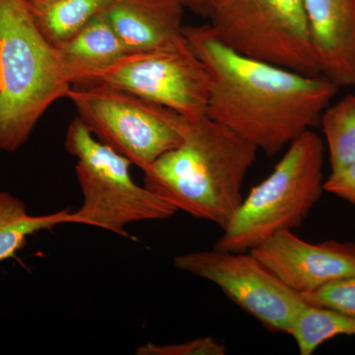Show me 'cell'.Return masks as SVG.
<instances>
[{
  "mask_svg": "<svg viewBox=\"0 0 355 355\" xmlns=\"http://www.w3.org/2000/svg\"><path fill=\"white\" fill-rule=\"evenodd\" d=\"M71 84L27 0H0V150L15 153Z\"/></svg>",
  "mask_w": 355,
  "mask_h": 355,
  "instance_id": "cell-3",
  "label": "cell"
},
{
  "mask_svg": "<svg viewBox=\"0 0 355 355\" xmlns=\"http://www.w3.org/2000/svg\"><path fill=\"white\" fill-rule=\"evenodd\" d=\"M94 83L127 91L189 120L207 114L209 73L188 41L157 50L128 53L93 74L83 85Z\"/></svg>",
  "mask_w": 355,
  "mask_h": 355,
  "instance_id": "cell-8",
  "label": "cell"
},
{
  "mask_svg": "<svg viewBox=\"0 0 355 355\" xmlns=\"http://www.w3.org/2000/svg\"><path fill=\"white\" fill-rule=\"evenodd\" d=\"M209 24L233 51L306 76H323L303 0H220Z\"/></svg>",
  "mask_w": 355,
  "mask_h": 355,
  "instance_id": "cell-7",
  "label": "cell"
},
{
  "mask_svg": "<svg viewBox=\"0 0 355 355\" xmlns=\"http://www.w3.org/2000/svg\"><path fill=\"white\" fill-rule=\"evenodd\" d=\"M184 10L179 0H111L104 15L128 53H139L186 42Z\"/></svg>",
  "mask_w": 355,
  "mask_h": 355,
  "instance_id": "cell-12",
  "label": "cell"
},
{
  "mask_svg": "<svg viewBox=\"0 0 355 355\" xmlns=\"http://www.w3.org/2000/svg\"><path fill=\"white\" fill-rule=\"evenodd\" d=\"M227 349L214 336H200L178 343H146L135 349L137 355H224Z\"/></svg>",
  "mask_w": 355,
  "mask_h": 355,
  "instance_id": "cell-19",
  "label": "cell"
},
{
  "mask_svg": "<svg viewBox=\"0 0 355 355\" xmlns=\"http://www.w3.org/2000/svg\"><path fill=\"white\" fill-rule=\"evenodd\" d=\"M67 98L96 139L142 172L181 144L188 123L171 109L104 84L72 86Z\"/></svg>",
  "mask_w": 355,
  "mask_h": 355,
  "instance_id": "cell-6",
  "label": "cell"
},
{
  "mask_svg": "<svg viewBox=\"0 0 355 355\" xmlns=\"http://www.w3.org/2000/svg\"><path fill=\"white\" fill-rule=\"evenodd\" d=\"M284 284L299 294L355 275V243H310L282 230L251 250Z\"/></svg>",
  "mask_w": 355,
  "mask_h": 355,
  "instance_id": "cell-10",
  "label": "cell"
},
{
  "mask_svg": "<svg viewBox=\"0 0 355 355\" xmlns=\"http://www.w3.org/2000/svg\"><path fill=\"white\" fill-rule=\"evenodd\" d=\"M110 2L111 0H53L29 6L40 31L57 46L104 12Z\"/></svg>",
  "mask_w": 355,
  "mask_h": 355,
  "instance_id": "cell-15",
  "label": "cell"
},
{
  "mask_svg": "<svg viewBox=\"0 0 355 355\" xmlns=\"http://www.w3.org/2000/svg\"><path fill=\"white\" fill-rule=\"evenodd\" d=\"M323 165V140L314 130H307L244 197L214 247L250 252L279 231L300 227L324 191Z\"/></svg>",
  "mask_w": 355,
  "mask_h": 355,
  "instance_id": "cell-4",
  "label": "cell"
},
{
  "mask_svg": "<svg viewBox=\"0 0 355 355\" xmlns=\"http://www.w3.org/2000/svg\"><path fill=\"white\" fill-rule=\"evenodd\" d=\"M324 191L347 200L355 207V163L331 171L324 180Z\"/></svg>",
  "mask_w": 355,
  "mask_h": 355,
  "instance_id": "cell-20",
  "label": "cell"
},
{
  "mask_svg": "<svg viewBox=\"0 0 355 355\" xmlns=\"http://www.w3.org/2000/svg\"><path fill=\"white\" fill-rule=\"evenodd\" d=\"M62 224H72L71 210L32 216L22 200L8 191H0V261L22 249L30 236Z\"/></svg>",
  "mask_w": 355,
  "mask_h": 355,
  "instance_id": "cell-14",
  "label": "cell"
},
{
  "mask_svg": "<svg viewBox=\"0 0 355 355\" xmlns=\"http://www.w3.org/2000/svg\"><path fill=\"white\" fill-rule=\"evenodd\" d=\"M320 125L328 146L331 171L355 163V95L349 94L330 104Z\"/></svg>",
  "mask_w": 355,
  "mask_h": 355,
  "instance_id": "cell-17",
  "label": "cell"
},
{
  "mask_svg": "<svg viewBox=\"0 0 355 355\" xmlns=\"http://www.w3.org/2000/svg\"><path fill=\"white\" fill-rule=\"evenodd\" d=\"M299 354L311 355L336 336H355V318L329 308L307 304L299 312L289 330Z\"/></svg>",
  "mask_w": 355,
  "mask_h": 355,
  "instance_id": "cell-16",
  "label": "cell"
},
{
  "mask_svg": "<svg viewBox=\"0 0 355 355\" xmlns=\"http://www.w3.org/2000/svg\"><path fill=\"white\" fill-rule=\"evenodd\" d=\"M55 48L71 87L83 85L128 53L104 12Z\"/></svg>",
  "mask_w": 355,
  "mask_h": 355,
  "instance_id": "cell-13",
  "label": "cell"
},
{
  "mask_svg": "<svg viewBox=\"0 0 355 355\" xmlns=\"http://www.w3.org/2000/svg\"><path fill=\"white\" fill-rule=\"evenodd\" d=\"M259 149L209 116L189 120L183 140L144 171V186L177 210L222 230L244 200Z\"/></svg>",
  "mask_w": 355,
  "mask_h": 355,
  "instance_id": "cell-2",
  "label": "cell"
},
{
  "mask_svg": "<svg viewBox=\"0 0 355 355\" xmlns=\"http://www.w3.org/2000/svg\"><path fill=\"white\" fill-rule=\"evenodd\" d=\"M175 268L212 282L236 305L254 317L266 330L288 334L306 302L251 252L214 247L179 254Z\"/></svg>",
  "mask_w": 355,
  "mask_h": 355,
  "instance_id": "cell-9",
  "label": "cell"
},
{
  "mask_svg": "<svg viewBox=\"0 0 355 355\" xmlns=\"http://www.w3.org/2000/svg\"><path fill=\"white\" fill-rule=\"evenodd\" d=\"M64 147L76 159L83 193L80 209L72 211V224L127 236L130 224L165 220L177 214L171 203L135 183L130 175L132 163L96 139L78 118L67 128Z\"/></svg>",
  "mask_w": 355,
  "mask_h": 355,
  "instance_id": "cell-5",
  "label": "cell"
},
{
  "mask_svg": "<svg viewBox=\"0 0 355 355\" xmlns=\"http://www.w3.org/2000/svg\"><path fill=\"white\" fill-rule=\"evenodd\" d=\"M184 37L210 76L207 116L275 156L307 130L340 87L324 76H306L241 55L211 26H184Z\"/></svg>",
  "mask_w": 355,
  "mask_h": 355,
  "instance_id": "cell-1",
  "label": "cell"
},
{
  "mask_svg": "<svg viewBox=\"0 0 355 355\" xmlns=\"http://www.w3.org/2000/svg\"><path fill=\"white\" fill-rule=\"evenodd\" d=\"M300 295L307 304L329 308L355 318V275Z\"/></svg>",
  "mask_w": 355,
  "mask_h": 355,
  "instance_id": "cell-18",
  "label": "cell"
},
{
  "mask_svg": "<svg viewBox=\"0 0 355 355\" xmlns=\"http://www.w3.org/2000/svg\"><path fill=\"white\" fill-rule=\"evenodd\" d=\"M322 74L355 86V0H303Z\"/></svg>",
  "mask_w": 355,
  "mask_h": 355,
  "instance_id": "cell-11",
  "label": "cell"
},
{
  "mask_svg": "<svg viewBox=\"0 0 355 355\" xmlns=\"http://www.w3.org/2000/svg\"><path fill=\"white\" fill-rule=\"evenodd\" d=\"M51 1H53V0H27L30 6H40V4L48 3Z\"/></svg>",
  "mask_w": 355,
  "mask_h": 355,
  "instance_id": "cell-22",
  "label": "cell"
},
{
  "mask_svg": "<svg viewBox=\"0 0 355 355\" xmlns=\"http://www.w3.org/2000/svg\"><path fill=\"white\" fill-rule=\"evenodd\" d=\"M179 1L183 4L184 9H189L200 17L209 19L220 0H179Z\"/></svg>",
  "mask_w": 355,
  "mask_h": 355,
  "instance_id": "cell-21",
  "label": "cell"
}]
</instances>
